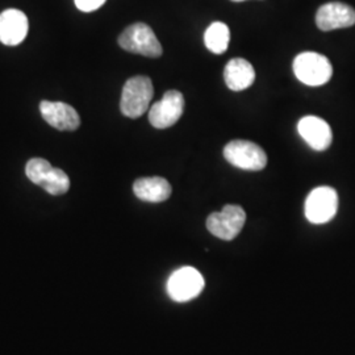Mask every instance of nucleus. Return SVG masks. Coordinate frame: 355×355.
Masks as SVG:
<instances>
[{
  "instance_id": "1",
  "label": "nucleus",
  "mask_w": 355,
  "mask_h": 355,
  "mask_svg": "<svg viewBox=\"0 0 355 355\" xmlns=\"http://www.w3.org/2000/svg\"><path fill=\"white\" fill-rule=\"evenodd\" d=\"M154 95L152 79L148 76H133L123 87L120 110L129 119H137L149 108Z\"/></svg>"
},
{
  "instance_id": "2",
  "label": "nucleus",
  "mask_w": 355,
  "mask_h": 355,
  "mask_svg": "<svg viewBox=\"0 0 355 355\" xmlns=\"http://www.w3.org/2000/svg\"><path fill=\"white\" fill-rule=\"evenodd\" d=\"M293 73L306 86L318 87L328 83L333 76L329 60L315 51H305L293 60Z\"/></svg>"
},
{
  "instance_id": "3",
  "label": "nucleus",
  "mask_w": 355,
  "mask_h": 355,
  "mask_svg": "<svg viewBox=\"0 0 355 355\" xmlns=\"http://www.w3.org/2000/svg\"><path fill=\"white\" fill-rule=\"evenodd\" d=\"M119 45L124 51L149 58H158L164 53L162 45L152 28L144 23L128 26L119 37Z\"/></svg>"
},
{
  "instance_id": "4",
  "label": "nucleus",
  "mask_w": 355,
  "mask_h": 355,
  "mask_svg": "<svg viewBox=\"0 0 355 355\" xmlns=\"http://www.w3.org/2000/svg\"><path fill=\"white\" fill-rule=\"evenodd\" d=\"M246 221V214L240 205H225L220 212H214L207 218V229L215 237L232 241L234 240Z\"/></svg>"
},
{
  "instance_id": "5",
  "label": "nucleus",
  "mask_w": 355,
  "mask_h": 355,
  "mask_svg": "<svg viewBox=\"0 0 355 355\" xmlns=\"http://www.w3.org/2000/svg\"><path fill=\"white\" fill-rule=\"evenodd\" d=\"M224 157L230 165L248 171H261L267 165V154L250 141H230L224 148Z\"/></svg>"
},
{
  "instance_id": "6",
  "label": "nucleus",
  "mask_w": 355,
  "mask_h": 355,
  "mask_svg": "<svg viewBox=\"0 0 355 355\" xmlns=\"http://www.w3.org/2000/svg\"><path fill=\"white\" fill-rule=\"evenodd\" d=\"M338 209V195L331 187H318L305 200V216L312 224H325L336 216Z\"/></svg>"
},
{
  "instance_id": "7",
  "label": "nucleus",
  "mask_w": 355,
  "mask_h": 355,
  "mask_svg": "<svg viewBox=\"0 0 355 355\" xmlns=\"http://www.w3.org/2000/svg\"><path fill=\"white\" fill-rule=\"evenodd\" d=\"M203 275L193 267H182L173 272L167 282L170 297L179 303L195 299L203 291Z\"/></svg>"
},
{
  "instance_id": "8",
  "label": "nucleus",
  "mask_w": 355,
  "mask_h": 355,
  "mask_svg": "<svg viewBox=\"0 0 355 355\" xmlns=\"http://www.w3.org/2000/svg\"><path fill=\"white\" fill-rule=\"evenodd\" d=\"M184 110V96L177 89L167 91L159 102L153 104L149 121L157 129H166L177 124Z\"/></svg>"
},
{
  "instance_id": "9",
  "label": "nucleus",
  "mask_w": 355,
  "mask_h": 355,
  "mask_svg": "<svg viewBox=\"0 0 355 355\" xmlns=\"http://www.w3.org/2000/svg\"><path fill=\"white\" fill-rule=\"evenodd\" d=\"M316 24L324 32L353 26L355 24V10L340 1L327 3L318 8Z\"/></svg>"
},
{
  "instance_id": "10",
  "label": "nucleus",
  "mask_w": 355,
  "mask_h": 355,
  "mask_svg": "<svg viewBox=\"0 0 355 355\" xmlns=\"http://www.w3.org/2000/svg\"><path fill=\"white\" fill-rule=\"evenodd\" d=\"M299 135L316 152L329 149L333 133L329 124L318 116H305L297 124Z\"/></svg>"
},
{
  "instance_id": "11",
  "label": "nucleus",
  "mask_w": 355,
  "mask_h": 355,
  "mask_svg": "<svg viewBox=\"0 0 355 355\" xmlns=\"http://www.w3.org/2000/svg\"><path fill=\"white\" fill-rule=\"evenodd\" d=\"M40 111L44 120L58 130L73 132L80 125L79 114L66 103L44 101L40 104Z\"/></svg>"
},
{
  "instance_id": "12",
  "label": "nucleus",
  "mask_w": 355,
  "mask_h": 355,
  "mask_svg": "<svg viewBox=\"0 0 355 355\" xmlns=\"http://www.w3.org/2000/svg\"><path fill=\"white\" fill-rule=\"evenodd\" d=\"M26 13L19 10H6L0 13V41L7 46L21 44L28 33Z\"/></svg>"
},
{
  "instance_id": "13",
  "label": "nucleus",
  "mask_w": 355,
  "mask_h": 355,
  "mask_svg": "<svg viewBox=\"0 0 355 355\" xmlns=\"http://www.w3.org/2000/svg\"><path fill=\"white\" fill-rule=\"evenodd\" d=\"M135 195L148 203H162L171 196V186L165 178H140L133 184Z\"/></svg>"
},
{
  "instance_id": "14",
  "label": "nucleus",
  "mask_w": 355,
  "mask_h": 355,
  "mask_svg": "<svg viewBox=\"0 0 355 355\" xmlns=\"http://www.w3.org/2000/svg\"><path fill=\"white\" fill-rule=\"evenodd\" d=\"M224 79L228 89L232 91L249 89L255 80L253 64L243 58H234L225 66Z\"/></svg>"
},
{
  "instance_id": "15",
  "label": "nucleus",
  "mask_w": 355,
  "mask_h": 355,
  "mask_svg": "<svg viewBox=\"0 0 355 355\" xmlns=\"http://www.w3.org/2000/svg\"><path fill=\"white\" fill-rule=\"evenodd\" d=\"M229 41H230V31L228 26L216 21L208 26L204 35V42L207 49L215 54H224L228 49Z\"/></svg>"
},
{
  "instance_id": "16",
  "label": "nucleus",
  "mask_w": 355,
  "mask_h": 355,
  "mask_svg": "<svg viewBox=\"0 0 355 355\" xmlns=\"http://www.w3.org/2000/svg\"><path fill=\"white\" fill-rule=\"evenodd\" d=\"M40 187H42L51 195L60 196V195L66 193L70 189V179L64 170L53 167L51 171L46 174V177L44 178V180L41 182Z\"/></svg>"
},
{
  "instance_id": "17",
  "label": "nucleus",
  "mask_w": 355,
  "mask_h": 355,
  "mask_svg": "<svg viewBox=\"0 0 355 355\" xmlns=\"http://www.w3.org/2000/svg\"><path fill=\"white\" fill-rule=\"evenodd\" d=\"M53 166L44 158H32L28 161L26 166V174L28 179L35 183L36 186H40L44 178L51 171Z\"/></svg>"
},
{
  "instance_id": "18",
  "label": "nucleus",
  "mask_w": 355,
  "mask_h": 355,
  "mask_svg": "<svg viewBox=\"0 0 355 355\" xmlns=\"http://www.w3.org/2000/svg\"><path fill=\"white\" fill-rule=\"evenodd\" d=\"M76 8L83 12H92L101 8L105 0H74Z\"/></svg>"
},
{
  "instance_id": "19",
  "label": "nucleus",
  "mask_w": 355,
  "mask_h": 355,
  "mask_svg": "<svg viewBox=\"0 0 355 355\" xmlns=\"http://www.w3.org/2000/svg\"><path fill=\"white\" fill-rule=\"evenodd\" d=\"M232 1H245V0H232Z\"/></svg>"
}]
</instances>
